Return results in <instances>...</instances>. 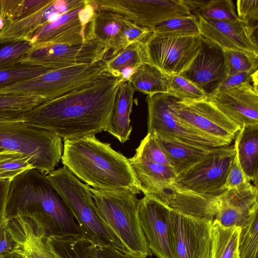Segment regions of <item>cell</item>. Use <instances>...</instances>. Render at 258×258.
<instances>
[{
	"instance_id": "cell-1",
	"label": "cell",
	"mask_w": 258,
	"mask_h": 258,
	"mask_svg": "<svg viewBox=\"0 0 258 258\" xmlns=\"http://www.w3.org/2000/svg\"><path fill=\"white\" fill-rule=\"evenodd\" d=\"M120 82L108 73L88 86L44 102L26 113L23 122L64 141L95 136L105 129Z\"/></svg>"
},
{
	"instance_id": "cell-2",
	"label": "cell",
	"mask_w": 258,
	"mask_h": 258,
	"mask_svg": "<svg viewBox=\"0 0 258 258\" xmlns=\"http://www.w3.org/2000/svg\"><path fill=\"white\" fill-rule=\"evenodd\" d=\"M8 221L16 216L36 221L48 235L82 236L81 229L60 195L46 176L33 168L10 183L6 208Z\"/></svg>"
},
{
	"instance_id": "cell-3",
	"label": "cell",
	"mask_w": 258,
	"mask_h": 258,
	"mask_svg": "<svg viewBox=\"0 0 258 258\" xmlns=\"http://www.w3.org/2000/svg\"><path fill=\"white\" fill-rule=\"evenodd\" d=\"M61 160L75 176L93 188L141 192L128 159L95 136L64 141Z\"/></svg>"
},
{
	"instance_id": "cell-4",
	"label": "cell",
	"mask_w": 258,
	"mask_h": 258,
	"mask_svg": "<svg viewBox=\"0 0 258 258\" xmlns=\"http://www.w3.org/2000/svg\"><path fill=\"white\" fill-rule=\"evenodd\" d=\"M91 191L100 218L121 242L125 254L132 258L151 256L140 223L137 195L91 187Z\"/></svg>"
},
{
	"instance_id": "cell-5",
	"label": "cell",
	"mask_w": 258,
	"mask_h": 258,
	"mask_svg": "<svg viewBox=\"0 0 258 258\" xmlns=\"http://www.w3.org/2000/svg\"><path fill=\"white\" fill-rule=\"evenodd\" d=\"M46 176L72 212L83 237L95 245H110L125 253L121 242L100 218L89 185L83 183L65 166Z\"/></svg>"
},
{
	"instance_id": "cell-6",
	"label": "cell",
	"mask_w": 258,
	"mask_h": 258,
	"mask_svg": "<svg viewBox=\"0 0 258 258\" xmlns=\"http://www.w3.org/2000/svg\"><path fill=\"white\" fill-rule=\"evenodd\" d=\"M107 73L104 59L51 68L37 77L0 88V94L37 95L48 101L88 86Z\"/></svg>"
},
{
	"instance_id": "cell-7",
	"label": "cell",
	"mask_w": 258,
	"mask_h": 258,
	"mask_svg": "<svg viewBox=\"0 0 258 258\" xmlns=\"http://www.w3.org/2000/svg\"><path fill=\"white\" fill-rule=\"evenodd\" d=\"M62 140L49 131L25 122L0 124V152L16 151L27 156L34 169L45 176L61 159Z\"/></svg>"
},
{
	"instance_id": "cell-8",
	"label": "cell",
	"mask_w": 258,
	"mask_h": 258,
	"mask_svg": "<svg viewBox=\"0 0 258 258\" xmlns=\"http://www.w3.org/2000/svg\"><path fill=\"white\" fill-rule=\"evenodd\" d=\"M233 145L215 147L200 161L177 175L170 189L200 195H220L234 162Z\"/></svg>"
},
{
	"instance_id": "cell-9",
	"label": "cell",
	"mask_w": 258,
	"mask_h": 258,
	"mask_svg": "<svg viewBox=\"0 0 258 258\" xmlns=\"http://www.w3.org/2000/svg\"><path fill=\"white\" fill-rule=\"evenodd\" d=\"M171 108L185 125L223 146L230 145L240 129L208 98L182 101L175 98Z\"/></svg>"
},
{
	"instance_id": "cell-10",
	"label": "cell",
	"mask_w": 258,
	"mask_h": 258,
	"mask_svg": "<svg viewBox=\"0 0 258 258\" xmlns=\"http://www.w3.org/2000/svg\"><path fill=\"white\" fill-rule=\"evenodd\" d=\"M96 9L90 0L39 29L31 37L32 47L55 44H75L94 38L93 21Z\"/></svg>"
},
{
	"instance_id": "cell-11",
	"label": "cell",
	"mask_w": 258,
	"mask_h": 258,
	"mask_svg": "<svg viewBox=\"0 0 258 258\" xmlns=\"http://www.w3.org/2000/svg\"><path fill=\"white\" fill-rule=\"evenodd\" d=\"M96 10L116 13L134 23L152 29L171 19L193 16L183 0H92Z\"/></svg>"
},
{
	"instance_id": "cell-12",
	"label": "cell",
	"mask_w": 258,
	"mask_h": 258,
	"mask_svg": "<svg viewBox=\"0 0 258 258\" xmlns=\"http://www.w3.org/2000/svg\"><path fill=\"white\" fill-rule=\"evenodd\" d=\"M144 43L151 64L164 74L179 75L198 53L201 36H180L152 32Z\"/></svg>"
},
{
	"instance_id": "cell-13",
	"label": "cell",
	"mask_w": 258,
	"mask_h": 258,
	"mask_svg": "<svg viewBox=\"0 0 258 258\" xmlns=\"http://www.w3.org/2000/svg\"><path fill=\"white\" fill-rule=\"evenodd\" d=\"M213 222L170 208L174 258H211Z\"/></svg>"
},
{
	"instance_id": "cell-14",
	"label": "cell",
	"mask_w": 258,
	"mask_h": 258,
	"mask_svg": "<svg viewBox=\"0 0 258 258\" xmlns=\"http://www.w3.org/2000/svg\"><path fill=\"white\" fill-rule=\"evenodd\" d=\"M109 49L96 39L85 42L32 47L20 62L51 68L92 63L105 58Z\"/></svg>"
},
{
	"instance_id": "cell-15",
	"label": "cell",
	"mask_w": 258,
	"mask_h": 258,
	"mask_svg": "<svg viewBox=\"0 0 258 258\" xmlns=\"http://www.w3.org/2000/svg\"><path fill=\"white\" fill-rule=\"evenodd\" d=\"M175 98L166 94L147 95L148 133L205 147L223 146L185 125L172 110Z\"/></svg>"
},
{
	"instance_id": "cell-16",
	"label": "cell",
	"mask_w": 258,
	"mask_h": 258,
	"mask_svg": "<svg viewBox=\"0 0 258 258\" xmlns=\"http://www.w3.org/2000/svg\"><path fill=\"white\" fill-rule=\"evenodd\" d=\"M201 35L223 50H231L258 56L257 25L239 19L219 21L197 18Z\"/></svg>"
},
{
	"instance_id": "cell-17",
	"label": "cell",
	"mask_w": 258,
	"mask_h": 258,
	"mask_svg": "<svg viewBox=\"0 0 258 258\" xmlns=\"http://www.w3.org/2000/svg\"><path fill=\"white\" fill-rule=\"evenodd\" d=\"M170 212L169 207L154 197L144 196L139 200L141 227L152 253L158 258H174Z\"/></svg>"
},
{
	"instance_id": "cell-18",
	"label": "cell",
	"mask_w": 258,
	"mask_h": 258,
	"mask_svg": "<svg viewBox=\"0 0 258 258\" xmlns=\"http://www.w3.org/2000/svg\"><path fill=\"white\" fill-rule=\"evenodd\" d=\"M179 76L210 96L228 77L224 50L201 36L198 53L188 68Z\"/></svg>"
},
{
	"instance_id": "cell-19",
	"label": "cell",
	"mask_w": 258,
	"mask_h": 258,
	"mask_svg": "<svg viewBox=\"0 0 258 258\" xmlns=\"http://www.w3.org/2000/svg\"><path fill=\"white\" fill-rule=\"evenodd\" d=\"M208 99L240 128L245 125H258L257 85L244 83L214 92Z\"/></svg>"
},
{
	"instance_id": "cell-20",
	"label": "cell",
	"mask_w": 258,
	"mask_h": 258,
	"mask_svg": "<svg viewBox=\"0 0 258 258\" xmlns=\"http://www.w3.org/2000/svg\"><path fill=\"white\" fill-rule=\"evenodd\" d=\"M78 0H52L40 10L21 18L5 22L0 30V43L30 41L32 36L43 26L78 7Z\"/></svg>"
},
{
	"instance_id": "cell-21",
	"label": "cell",
	"mask_w": 258,
	"mask_h": 258,
	"mask_svg": "<svg viewBox=\"0 0 258 258\" xmlns=\"http://www.w3.org/2000/svg\"><path fill=\"white\" fill-rule=\"evenodd\" d=\"M6 227L16 243L12 252L23 258H57L48 244V234L36 221L16 216Z\"/></svg>"
},
{
	"instance_id": "cell-22",
	"label": "cell",
	"mask_w": 258,
	"mask_h": 258,
	"mask_svg": "<svg viewBox=\"0 0 258 258\" xmlns=\"http://www.w3.org/2000/svg\"><path fill=\"white\" fill-rule=\"evenodd\" d=\"M132 22L110 11L96 10L93 21L94 38L110 50L107 57L113 56L130 45L129 27Z\"/></svg>"
},
{
	"instance_id": "cell-23",
	"label": "cell",
	"mask_w": 258,
	"mask_h": 258,
	"mask_svg": "<svg viewBox=\"0 0 258 258\" xmlns=\"http://www.w3.org/2000/svg\"><path fill=\"white\" fill-rule=\"evenodd\" d=\"M128 160L140 190L144 196L159 199L172 187L177 174L171 166L134 157Z\"/></svg>"
},
{
	"instance_id": "cell-24",
	"label": "cell",
	"mask_w": 258,
	"mask_h": 258,
	"mask_svg": "<svg viewBox=\"0 0 258 258\" xmlns=\"http://www.w3.org/2000/svg\"><path fill=\"white\" fill-rule=\"evenodd\" d=\"M221 194L200 195L170 189L158 200L173 210L213 222Z\"/></svg>"
},
{
	"instance_id": "cell-25",
	"label": "cell",
	"mask_w": 258,
	"mask_h": 258,
	"mask_svg": "<svg viewBox=\"0 0 258 258\" xmlns=\"http://www.w3.org/2000/svg\"><path fill=\"white\" fill-rule=\"evenodd\" d=\"M236 160L246 179L257 185L258 125L242 126L234 138Z\"/></svg>"
},
{
	"instance_id": "cell-26",
	"label": "cell",
	"mask_w": 258,
	"mask_h": 258,
	"mask_svg": "<svg viewBox=\"0 0 258 258\" xmlns=\"http://www.w3.org/2000/svg\"><path fill=\"white\" fill-rule=\"evenodd\" d=\"M135 92L128 81L120 83L115 103L104 130L121 143L128 140L132 131L130 115Z\"/></svg>"
},
{
	"instance_id": "cell-27",
	"label": "cell",
	"mask_w": 258,
	"mask_h": 258,
	"mask_svg": "<svg viewBox=\"0 0 258 258\" xmlns=\"http://www.w3.org/2000/svg\"><path fill=\"white\" fill-rule=\"evenodd\" d=\"M154 134L177 175L200 161L214 148L191 144Z\"/></svg>"
},
{
	"instance_id": "cell-28",
	"label": "cell",
	"mask_w": 258,
	"mask_h": 258,
	"mask_svg": "<svg viewBox=\"0 0 258 258\" xmlns=\"http://www.w3.org/2000/svg\"><path fill=\"white\" fill-rule=\"evenodd\" d=\"M107 70L120 82L128 81L138 68L150 63L144 42H137L127 46L116 55L104 59Z\"/></svg>"
},
{
	"instance_id": "cell-29",
	"label": "cell",
	"mask_w": 258,
	"mask_h": 258,
	"mask_svg": "<svg viewBox=\"0 0 258 258\" xmlns=\"http://www.w3.org/2000/svg\"><path fill=\"white\" fill-rule=\"evenodd\" d=\"M46 101L37 95L0 94V124L23 122L26 113Z\"/></svg>"
},
{
	"instance_id": "cell-30",
	"label": "cell",
	"mask_w": 258,
	"mask_h": 258,
	"mask_svg": "<svg viewBox=\"0 0 258 258\" xmlns=\"http://www.w3.org/2000/svg\"><path fill=\"white\" fill-rule=\"evenodd\" d=\"M128 81L135 91L147 95L168 92L165 74L151 63L140 66Z\"/></svg>"
},
{
	"instance_id": "cell-31",
	"label": "cell",
	"mask_w": 258,
	"mask_h": 258,
	"mask_svg": "<svg viewBox=\"0 0 258 258\" xmlns=\"http://www.w3.org/2000/svg\"><path fill=\"white\" fill-rule=\"evenodd\" d=\"M191 14L197 18L219 21H234L238 18L232 0H183Z\"/></svg>"
},
{
	"instance_id": "cell-32",
	"label": "cell",
	"mask_w": 258,
	"mask_h": 258,
	"mask_svg": "<svg viewBox=\"0 0 258 258\" xmlns=\"http://www.w3.org/2000/svg\"><path fill=\"white\" fill-rule=\"evenodd\" d=\"M47 241L57 258H94L93 244L82 236L47 235Z\"/></svg>"
},
{
	"instance_id": "cell-33",
	"label": "cell",
	"mask_w": 258,
	"mask_h": 258,
	"mask_svg": "<svg viewBox=\"0 0 258 258\" xmlns=\"http://www.w3.org/2000/svg\"><path fill=\"white\" fill-rule=\"evenodd\" d=\"M240 227H227L214 220L211 258H239L238 240Z\"/></svg>"
},
{
	"instance_id": "cell-34",
	"label": "cell",
	"mask_w": 258,
	"mask_h": 258,
	"mask_svg": "<svg viewBox=\"0 0 258 258\" xmlns=\"http://www.w3.org/2000/svg\"><path fill=\"white\" fill-rule=\"evenodd\" d=\"M258 208L240 227L238 240L239 258H257Z\"/></svg>"
},
{
	"instance_id": "cell-35",
	"label": "cell",
	"mask_w": 258,
	"mask_h": 258,
	"mask_svg": "<svg viewBox=\"0 0 258 258\" xmlns=\"http://www.w3.org/2000/svg\"><path fill=\"white\" fill-rule=\"evenodd\" d=\"M34 168L27 156L16 151L0 152V180L11 181L24 171Z\"/></svg>"
},
{
	"instance_id": "cell-36",
	"label": "cell",
	"mask_w": 258,
	"mask_h": 258,
	"mask_svg": "<svg viewBox=\"0 0 258 258\" xmlns=\"http://www.w3.org/2000/svg\"><path fill=\"white\" fill-rule=\"evenodd\" d=\"M52 0H0V16L5 22L18 19L40 10Z\"/></svg>"
},
{
	"instance_id": "cell-37",
	"label": "cell",
	"mask_w": 258,
	"mask_h": 258,
	"mask_svg": "<svg viewBox=\"0 0 258 258\" xmlns=\"http://www.w3.org/2000/svg\"><path fill=\"white\" fill-rule=\"evenodd\" d=\"M152 31L155 33L180 36L201 35L198 20L194 16L167 20L157 24Z\"/></svg>"
},
{
	"instance_id": "cell-38",
	"label": "cell",
	"mask_w": 258,
	"mask_h": 258,
	"mask_svg": "<svg viewBox=\"0 0 258 258\" xmlns=\"http://www.w3.org/2000/svg\"><path fill=\"white\" fill-rule=\"evenodd\" d=\"M165 74L168 88L167 95L179 101L201 100L208 96L188 80L175 75Z\"/></svg>"
},
{
	"instance_id": "cell-39",
	"label": "cell",
	"mask_w": 258,
	"mask_h": 258,
	"mask_svg": "<svg viewBox=\"0 0 258 258\" xmlns=\"http://www.w3.org/2000/svg\"><path fill=\"white\" fill-rule=\"evenodd\" d=\"M51 68L19 63L0 71V88L40 76Z\"/></svg>"
},
{
	"instance_id": "cell-40",
	"label": "cell",
	"mask_w": 258,
	"mask_h": 258,
	"mask_svg": "<svg viewBox=\"0 0 258 258\" xmlns=\"http://www.w3.org/2000/svg\"><path fill=\"white\" fill-rule=\"evenodd\" d=\"M133 157L140 160L171 167L156 135L153 133H147L146 136L141 141Z\"/></svg>"
},
{
	"instance_id": "cell-41",
	"label": "cell",
	"mask_w": 258,
	"mask_h": 258,
	"mask_svg": "<svg viewBox=\"0 0 258 258\" xmlns=\"http://www.w3.org/2000/svg\"><path fill=\"white\" fill-rule=\"evenodd\" d=\"M224 51L227 76L257 70V56L235 50H226Z\"/></svg>"
},
{
	"instance_id": "cell-42",
	"label": "cell",
	"mask_w": 258,
	"mask_h": 258,
	"mask_svg": "<svg viewBox=\"0 0 258 258\" xmlns=\"http://www.w3.org/2000/svg\"><path fill=\"white\" fill-rule=\"evenodd\" d=\"M31 47L28 41L0 43V71L20 63Z\"/></svg>"
},
{
	"instance_id": "cell-43",
	"label": "cell",
	"mask_w": 258,
	"mask_h": 258,
	"mask_svg": "<svg viewBox=\"0 0 258 258\" xmlns=\"http://www.w3.org/2000/svg\"><path fill=\"white\" fill-rule=\"evenodd\" d=\"M252 211H247L221 202L219 199V206L214 220L218 221L222 225L229 227H240L248 218Z\"/></svg>"
},
{
	"instance_id": "cell-44",
	"label": "cell",
	"mask_w": 258,
	"mask_h": 258,
	"mask_svg": "<svg viewBox=\"0 0 258 258\" xmlns=\"http://www.w3.org/2000/svg\"><path fill=\"white\" fill-rule=\"evenodd\" d=\"M235 8L239 20L252 25H257L258 0H238Z\"/></svg>"
},
{
	"instance_id": "cell-45",
	"label": "cell",
	"mask_w": 258,
	"mask_h": 258,
	"mask_svg": "<svg viewBox=\"0 0 258 258\" xmlns=\"http://www.w3.org/2000/svg\"><path fill=\"white\" fill-rule=\"evenodd\" d=\"M244 83L257 85V70L238 73L228 76L219 86L215 92L225 91Z\"/></svg>"
},
{
	"instance_id": "cell-46",
	"label": "cell",
	"mask_w": 258,
	"mask_h": 258,
	"mask_svg": "<svg viewBox=\"0 0 258 258\" xmlns=\"http://www.w3.org/2000/svg\"><path fill=\"white\" fill-rule=\"evenodd\" d=\"M247 181H248L246 179L235 158L226 177L224 185V189L226 190L235 188L241 186Z\"/></svg>"
},
{
	"instance_id": "cell-47",
	"label": "cell",
	"mask_w": 258,
	"mask_h": 258,
	"mask_svg": "<svg viewBox=\"0 0 258 258\" xmlns=\"http://www.w3.org/2000/svg\"><path fill=\"white\" fill-rule=\"evenodd\" d=\"M93 252L94 258H132L110 245L93 244Z\"/></svg>"
},
{
	"instance_id": "cell-48",
	"label": "cell",
	"mask_w": 258,
	"mask_h": 258,
	"mask_svg": "<svg viewBox=\"0 0 258 258\" xmlns=\"http://www.w3.org/2000/svg\"><path fill=\"white\" fill-rule=\"evenodd\" d=\"M10 183L9 180H0V231L8 222L6 208Z\"/></svg>"
},
{
	"instance_id": "cell-49",
	"label": "cell",
	"mask_w": 258,
	"mask_h": 258,
	"mask_svg": "<svg viewBox=\"0 0 258 258\" xmlns=\"http://www.w3.org/2000/svg\"><path fill=\"white\" fill-rule=\"evenodd\" d=\"M6 225L0 231V255L12 252L16 245L15 242L8 231Z\"/></svg>"
},
{
	"instance_id": "cell-50",
	"label": "cell",
	"mask_w": 258,
	"mask_h": 258,
	"mask_svg": "<svg viewBox=\"0 0 258 258\" xmlns=\"http://www.w3.org/2000/svg\"><path fill=\"white\" fill-rule=\"evenodd\" d=\"M0 258H20V256L14 252H8L1 254Z\"/></svg>"
},
{
	"instance_id": "cell-51",
	"label": "cell",
	"mask_w": 258,
	"mask_h": 258,
	"mask_svg": "<svg viewBox=\"0 0 258 258\" xmlns=\"http://www.w3.org/2000/svg\"><path fill=\"white\" fill-rule=\"evenodd\" d=\"M5 24V21L3 18L0 16V30L3 28Z\"/></svg>"
},
{
	"instance_id": "cell-52",
	"label": "cell",
	"mask_w": 258,
	"mask_h": 258,
	"mask_svg": "<svg viewBox=\"0 0 258 258\" xmlns=\"http://www.w3.org/2000/svg\"><path fill=\"white\" fill-rule=\"evenodd\" d=\"M20 257H21L20 258H22L21 256H20Z\"/></svg>"
}]
</instances>
